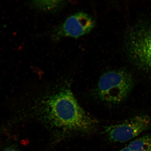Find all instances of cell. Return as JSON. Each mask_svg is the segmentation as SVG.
<instances>
[{
    "label": "cell",
    "mask_w": 151,
    "mask_h": 151,
    "mask_svg": "<svg viewBox=\"0 0 151 151\" xmlns=\"http://www.w3.org/2000/svg\"><path fill=\"white\" fill-rule=\"evenodd\" d=\"M133 78L123 69L109 71L101 76L98 83L97 93L104 102L111 105L122 103L131 92Z\"/></svg>",
    "instance_id": "2"
},
{
    "label": "cell",
    "mask_w": 151,
    "mask_h": 151,
    "mask_svg": "<svg viewBox=\"0 0 151 151\" xmlns=\"http://www.w3.org/2000/svg\"><path fill=\"white\" fill-rule=\"evenodd\" d=\"M2 151H20V150L16 147L10 146L4 149Z\"/></svg>",
    "instance_id": "8"
},
{
    "label": "cell",
    "mask_w": 151,
    "mask_h": 151,
    "mask_svg": "<svg viewBox=\"0 0 151 151\" xmlns=\"http://www.w3.org/2000/svg\"><path fill=\"white\" fill-rule=\"evenodd\" d=\"M94 26L95 22L90 15L78 12L68 17L49 33L53 40L55 41L66 37L77 38L90 33Z\"/></svg>",
    "instance_id": "4"
},
{
    "label": "cell",
    "mask_w": 151,
    "mask_h": 151,
    "mask_svg": "<svg viewBox=\"0 0 151 151\" xmlns=\"http://www.w3.org/2000/svg\"><path fill=\"white\" fill-rule=\"evenodd\" d=\"M48 106L52 123L66 133H87L95 127L96 121L80 106L68 88H62L53 95Z\"/></svg>",
    "instance_id": "1"
},
{
    "label": "cell",
    "mask_w": 151,
    "mask_h": 151,
    "mask_svg": "<svg viewBox=\"0 0 151 151\" xmlns=\"http://www.w3.org/2000/svg\"><path fill=\"white\" fill-rule=\"evenodd\" d=\"M125 47L132 63L143 70L151 71V24L132 29L126 37Z\"/></svg>",
    "instance_id": "3"
},
{
    "label": "cell",
    "mask_w": 151,
    "mask_h": 151,
    "mask_svg": "<svg viewBox=\"0 0 151 151\" xmlns=\"http://www.w3.org/2000/svg\"><path fill=\"white\" fill-rule=\"evenodd\" d=\"M130 151L151 150V135L143 136L130 143L127 146Z\"/></svg>",
    "instance_id": "7"
},
{
    "label": "cell",
    "mask_w": 151,
    "mask_h": 151,
    "mask_svg": "<svg viewBox=\"0 0 151 151\" xmlns=\"http://www.w3.org/2000/svg\"><path fill=\"white\" fill-rule=\"evenodd\" d=\"M67 3L64 1H33L30 5L37 10L43 12L54 13L63 8Z\"/></svg>",
    "instance_id": "6"
},
{
    "label": "cell",
    "mask_w": 151,
    "mask_h": 151,
    "mask_svg": "<svg viewBox=\"0 0 151 151\" xmlns=\"http://www.w3.org/2000/svg\"><path fill=\"white\" fill-rule=\"evenodd\" d=\"M118 151H130L129 149L128 148V147L127 146L124 147V148H123Z\"/></svg>",
    "instance_id": "9"
},
{
    "label": "cell",
    "mask_w": 151,
    "mask_h": 151,
    "mask_svg": "<svg viewBox=\"0 0 151 151\" xmlns=\"http://www.w3.org/2000/svg\"><path fill=\"white\" fill-rule=\"evenodd\" d=\"M150 151H151V150H150Z\"/></svg>",
    "instance_id": "10"
},
{
    "label": "cell",
    "mask_w": 151,
    "mask_h": 151,
    "mask_svg": "<svg viewBox=\"0 0 151 151\" xmlns=\"http://www.w3.org/2000/svg\"><path fill=\"white\" fill-rule=\"evenodd\" d=\"M151 124V118L148 115H139L122 123L108 126L105 129V133L112 142L124 143L148 129Z\"/></svg>",
    "instance_id": "5"
}]
</instances>
